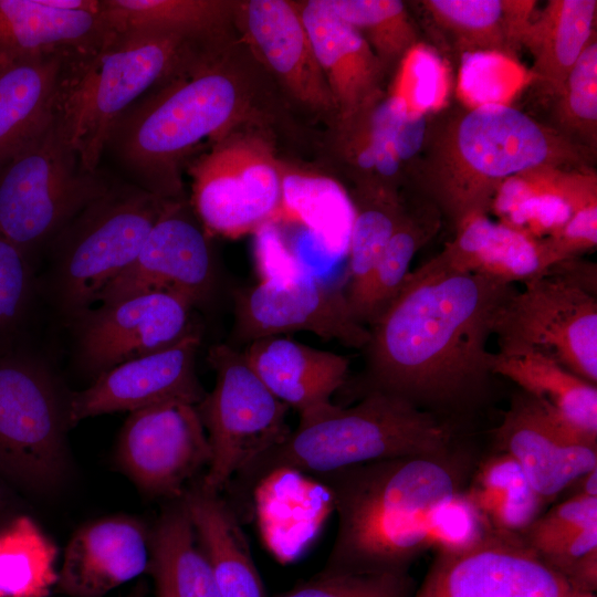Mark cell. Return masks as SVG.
I'll return each instance as SVG.
<instances>
[{"label": "cell", "instance_id": "1", "mask_svg": "<svg viewBox=\"0 0 597 597\" xmlns=\"http://www.w3.org/2000/svg\"><path fill=\"white\" fill-rule=\"evenodd\" d=\"M514 284L462 273L437 256L410 271L369 328L365 394L381 391L452 420L484 399L486 345Z\"/></svg>", "mask_w": 597, "mask_h": 597}, {"label": "cell", "instance_id": "2", "mask_svg": "<svg viewBox=\"0 0 597 597\" xmlns=\"http://www.w3.org/2000/svg\"><path fill=\"white\" fill-rule=\"evenodd\" d=\"M473 457L460 447L312 474L338 516L323 573H406L430 549L438 511L462 492Z\"/></svg>", "mask_w": 597, "mask_h": 597}, {"label": "cell", "instance_id": "3", "mask_svg": "<svg viewBox=\"0 0 597 597\" xmlns=\"http://www.w3.org/2000/svg\"><path fill=\"white\" fill-rule=\"evenodd\" d=\"M452 420L381 391H368L353 407L329 406L300 418L277 444L233 478L234 499L244 500L276 471L325 473L397 457L449 452L459 446Z\"/></svg>", "mask_w": 597, "mask_h": 597}, {"label": "cell", "instance_id": "4", "mask_svg": "<svg viewBox=\"0 0 597 597\" xmlns=\"http://www.w3.org/2000/svg\"><path fill=\"white\" fill-rule=\"evenodd\" d=\"M573 146L512 106H474L432 142L421 187L427 200L458 226L472 214H486L505 180L558 167L576 155Z\"/></svg>", "mask_w": 597, "mask_h": 597}, {"label": "cell", "instance_id": "5", "mask_svg": "<svg viewBox=\"0 0 597 597\" xmlns=\"http://www.w3.org/2000/svg\"><path fill=\"white\" fill-rule=\"evenodd\" d=\"M190 57L117 119L106 145L139 188L164 200L181 199L178 166L184 156L228 128L243 105L230 74L206 61L190 69Z\"/></svg>", "mask_w": 597, "mask_h": 597}, {"label": "cell", "instance_id": "6", "mask_svg": "<svg viewBox=\"0 0 597 597\" xmlns=\"http://www.w3.org/2000/svg\"><path fill=\"white\" fill-rule=\"evenodd\" d=\"M179 33H115L62 84L56 115L83 169L95 172L117 119L188 56Z\"/></svg>", "mask_w": 597, "mask_h": 597}, {"label": "cell", "instance_id": "7", "mask_svg": "<svg viewBox=\"0 0 597 597\" xmlns=\"http://www.w3.org/2000/svg\"><path fill=\"white\" fill-rule=\"evenodd\" d=\"M109 190L82 168L55 113L0 176V231L28 255Z\"/></svg>", "mask_w": 597, "mask_h": 597}, {"label": "cell", "instance_id": "8", "mask_svg": "<svg viewBox=\"0 0 597 597\" xmlns=\"http://www.w3.org/2000/svg\"><path fill=\"white\" fill-rule=\"evenodd\" d=\"M165 202L139 187L111 188L63 229L55 290L71 320L93 307L101 292L134 263Z\"/></svg>", "mask_w": 597, "mask_h": 597}, {"label": "cell", "instance_id": "9", "mask_svg": "<svg viewBox=\"0 0 597 597\" xmlns=\"http://www.w3.org/2000/svg\"><path fill=\"white\" fill-rule=\"evenodd\" d=\"M207 359L216 383L196 408L212 458L199 483L203 490L219 494L239 471L291 430L285 422L289 407L261 381L242 350L216 344Z\"/></svg>", "mask_w": 597, "mask_h": 597}, {"label": "cell", "instance_id": "10", "mask_svg": "<svg viewBox=\"0 0 597 597\" xmlns=\"http://www.w3.org/2000/svg\"><path fill=\"white\" fill-rule=\"evenodd\" d=\"M66 401L42 364L0 353V474L48 492L66 476Z\"/></svg>", "mask_w": 597, "mask_h": 597}, {"label": "cell", "instance_id": "11", "mask_svg": "<svg viewBox=\"0 0 597 597\" xmlns=\"http://www.w3.org/2000/svg\"><path fill=\"white\" fill-rule=\"evenodd\" d=\"M493 335L500 353H538L597 385L596 294L553 268L507 300Z\"/></svg>", "mask_w": 597, "mask_h": 597}, {"label": "cell", "instance_id": "12", "mask_svg": "<svg viewBox=\"0 0 597 597\" xmlns=\"http://www.w3.org/2000/svg\"><path fill=\"white\" fill-rule=\"evenodd\" d=\"M192 208L207 234L238 239L275 223L283 171L262 143L229 140L191 169Z\"/></svg>", "mask_w": 597, "mask_h": 597}, {"label": "cell", "instance_id": "13", "mask_svg": "<svg viewBox=\"0 0 597 597\" xmlns=\"http://www.w3.org/2000/svg\"><path fill=\"white\" fill-rule=\"evenodd\" d=\"M211 458L196 405L178 399L130 412L116 448L118 468L143 493L170 501L184 495Z\"/></svg>", "mask_w": 597, "mask_h": 597}, {"label": "cell", "instance_id": "14", "mask_svg": "<svg viewBox=\"0 0 597 597\" xmlns=\"http://www.w3.org/2000/svg\"><path fill=\"white\" fill-rule=\"evenodd\" d=\"M412 597H596L576 590L519 535L490 531L460 552H439Z\"/></svg>", "mask_w": 597, "mask_h": 597}, {"label": "cell", "instance_id": "15", "mask_svg": "<svg viewBox=\"0 0 597 597\" xmlns=\"http://www.w3.org/2000/svg\"><path fill=\"white\" fill-rule=\"evenodd\" d=\"M300 331L354 348H364L369 339V329L353 316L344 290L314 275L264 276L235 293L234 343L248 345Z\"/></svg>", "mask_w": 597, "mask_h": 597}, {"label": "cell", "instance_id": "16", "mask_svg": "<svg viewBox=\"0 0 597 597\" xmlns=\"http://www.w3.org/2000/svg\"><path fill=\"white\" fill-rule=\"evenodd\" d=\"M193 303L171 291H149L100 304L77 314V359L82 368L100 374L134 358L167 348L195 326Z\"/></svg>", "mask_w": 597, "mask_h": 597}, {"label": "cell", "instance_id": "17", "mask_svg": "<svg viewBox=\"0 0 597 597\" xmlns=\"http://www.w3.org/2000/svg\"><path fill=\"white\" fill-rule=\"evenodd\" d=\"M216 283L207 232L181 199L166 200L134 263L101 292L96 303L171 291L197 306L210 298Z\"/></svg>", "mask_w": 597, "mask_h": 597}, {"label": "cell", "instance_id": "18", "mask_svg": "<svg viewBox=\"0 0 597 597\" xmlns=\"http://www.w3.org/2000/svg\"><path fill=\"white\" fill-rule=\"evenodd\" d=\"M201 333L193 327L174 345L127 362L95 377L66 399L69 426L117 411L133 412L167 400L198 405L205 397L196 374Z\"/></svg>", "mask_w": 597, "mask_h": 597}, {"label": "cell", "instance_id": "19", "mask_svg": "<svg viewBox=\"0 0 597 597\" xmlns=\"http://www.w3.org/2000/svg\"><path fill=\"white\" fill-rule=\"evenodd\" d=\"M498 451L511 455L548 504L580 475L597 468V443L548 413L521 391L494 430Z\"/></svg>", "mask_w": 597, "mask_h": 597}, {"label": "cell", "instance_id": "20", "mask_svg": "<svg viewBox=\"0 0 597 597\" xmlns=\"http://www.w3.org/2000/svg\"><path fill=\"white\" fill-rule=\"evenodd\" d=\"M150 531L127 515L88 522L70 538L56 587L70 597H103L147 573Z\"/></svg>", "mask_w": 597, "mask_h": 597}, {"label": "cell", "instance_id": "21", "mask_svg": "<svg viewBox=\"0 0 597 597\" xmlns=\"http://www.w3.org/2000/svg\"><path fill=\"white\" fill-rule=\"evenodd\" d=\"M239 15L249 43L296 98L313 107H335L298 4L250 0L240 6Z\"/></svg>", "mask_w": 597, "mask_h": 597}, {"label": "cell", "instance_id": "22", "mask_svg": "<svg viewBox=\"0 0 597 597\" xmlns=\"http://www.w3.org/2000/svg\"><path fill=\"white\" fill-rule=\"evenodd\" d=\"M298 9L334 105L344 118H352L377 100L384 65L326 0H310Z\"/></svg>", "mask_w": 597, "mask_h": 597}, {"label": "cell", "instance_id": "23", "mask_svg": "<svg viewBox=\"0 0 597 597\" xmlns=\"http://www.w3.org/2000/svg\"><path fill=\"white\" fill-rule=\"evenodd\" d=\"M242 352L266 388L300 418L329 406L348 374V357L290 337H264Z\"/></svg>", "mask_w": 597, "mask_h": 597}, {"label": "cell", "instance_id": "24", "mask_svg": "<svg viewBox=\"0 0 597 597\" xmlns=\"http://www.w3.org/2000/svg\"><path fill=\"white\" fill-rule=\"evenodd\" d=\"M115 32L101 12L64 10L45 0H0V61L3 64L72 49L88 55Z\"/></svg>", "mask_w": 597, "mask_h": 597}, {"label": "cell", "instance_id": "25", "mask_svg": "<svg viewBox=\"0 0 597 597\" xmlns=\"http://www.w3.org/2000/svg\"><path fill=\"white\" fill-rule=\"evenodd\" d=\"M455 230L454 239L436 255L454 271L525 284L558 264L544 239L494 222L486 214H472Z\"/></svg>", "mask_w": 597, "mask_h": 597}, {"label": "cell", "instance_id": "26", "mask_svg": "<svg viewBox=\"0 0 597 597\" xmlns=\"http://www.w3.org/2000/svg\"><path fill=\"white\" fill-rule=\"evenodd\" d=\"M595 201V176L546 167L505 180L490 209L500 222L544 239L559 230L579 208Z\"/></svg>", "mask_w": 597, "mask_h": 597}, {"label": "cell", "instance_id": "27", "mask_svg": "<svg viewBox=\"0 0 597 597\" xmlns=\"http://www.w3.org/2000/svg\"><path fill=\"white\" fill-rule=\"evenodd\" d=\"M181 500L221 597H268L235 509L219 494L189 485Z\"/></svg>", "mask_w": 597, "mask_h": 597}, {"label": "cell", "instance_id": "28", "mask_svg": "<svg viewBox=\"0 0 597 597\" xmlns=\"http://www.w3.org/2000/svg\"><path fill=\"white\" fill-rule=\"evenodd\" d=\"M63 72V54L13 61L0 67V166L54 116Z\"/></svg>", "mask_w": 597, "mask_h": 597}, {"label": "cell", "instance_id": "29", "mask_svg": "<svg viewBox=\"0 0 597 597\" xmlns=\"http://www.w3.org/2000/svg\"><path fill=\"white\" fill-rule=\"evenodd\" d=\"M491 371L514 381L548 413L597 443V385L534 352L492 353Z\"/></svg>", "mask_w": 597, "mask_h": 597}, {"label": "cell", "instance_id": "30", "mask_svg": "<svg viewBox=\"0 0 597 597\" xmlns=\"http://www.w3.org/2000/svg\"><path fill=\"white\" fill-rule=\"evenodd\" d=\"M147 573L155 597H221L181 498L171 501L150 531Z\"/></svg>", "mask_w": 597, "mask_h": 597}, {"label": "cell", "instance_id": "31", "mask_svg": "<svg viewBox=\"0 0 597 597\" xmlns=\"http://www.w3.org/2000/svg\"><path fill=\"white\" fill-rule=\"evenodd\" d=\"M597 1L553 0L530 20L522 36L533 55L531 75L557 94L593 39Z\"/></svg>", "mask_w": 597, "mask_h": 597}, {"label": "cell", "instance_id": "32", "mask_svg": "<svg viewBox=\"0 0 597 597\" xmlns=\"http://www.w3.org/2000/svg\"><path fill=\"white\" fill-rule=\"evenodd\" d=\"M533 1L429 0L423 6L433 21L468 52L512 56L533 17Z\"/></svg>", "mask_w": 597, "mask_h": 597}, {"label": "cell", "instance_id": "33", "mask_svg": "<svg viewBox=\"0 0 597 597\" xmlns=\"http://www.w3.org/2000/svg\"><path fill=\"white\" fill-rule=\"evenodd\" d=\"M464 492L489 527L505 534H523L547 505L520 464L500 451L473 470Z\"/></svg>", "mask_w": 597, "mask_h": 597}, {"label": "cell", "instance_id": "34", "mask_svg": "<svg viewBox=\"0 0 597 597\" xmlns=\"http://www.w3.org/2000/svg\"><path fill=\"white\" fill-rule=\"evenodd\" d=\"M441 213L426 200L408 210L380 255L353 315L371 326L400 291L416 253L437 233Z\"/></svg>", "mask_w": 597, "mask_h": 597}, {"label": "cell", "instance_id": "35", "mask_svg": "<svg viewBox=\"0 0 597 597\" xmlns=\"http://www.w3.org/2000/svg\"><path fill=\"white\" fill-rule=\"evenodd\" d=\"M59 551L29 515L0 525V597H49L56 587Z\"/></svg>", "mask_w": 597, "mask_h": 597}, {"label": "cell", "instance_id": "36", "mask_svg": "<svg viewBox=\"0 0 597 597\" xmlns=\"http://www.w3.org/2000/svg\"><path fill=\"white\" fill-rule=\"evenodd\" d=\"M229 7L216 0H104L102 13L115 33L169 32L192 39L220 27Z\"/></svg>", "mask_w": 597, "mask_h": 597}, {"label": "cell", "instance_id": "37", "mask_svg": "<svg viewBox=\"0 0 597 597\" xmlns=\"http://www.w3.org/2000/svg\"><path fill=\"white\" fill-rule=\"evenodd\" d=\"M353 209L354 217L347 243L348 279L344 290L352 314L380 255L401 221L406 207L400 202L398 195L360 191L357 201L353 203Z\"/></svg>", "mask_w": 597, "mask_h": 597}, {"label": "cell", "instance_id": "38", "mask_svg": "<svg viewBox=\"0 0 597 597\" xmlns=\"http://www.w3.org/2000/svg\"><path fill=\"white\" fill-rule=\"evenodd\" d=\"M353 217L352 201L334 180L311 174L283 172L282 203L276 221H295L315 232L332 234L337 232L334 224L349 233Z\"/></svg>", "mask_w": 597, "mask_h": 597}, {"label": "cell", "instance_id": "39", "mask_svg": "<svg viewBox=\"0 0 597 597\" xmlns=\"http://www.w3.org/2000/svg\"><path fill=\"white\" fill-rule=\"evenodd\" d=\"M332 11L356 29L384 67L400 61L416 42L404 2L397 0H326Z\"/></svg>", "mask_w": 597, "mask_h": 597}, {"label": "cell", "instance_id": "40", "mask_svg": "<svg viewBox=\"0 0 597 597\" xmlns=\"http://www.w3.org/2000/svg\"><path fill=\"white\" fill-rule=\"evenodd\" d=\"M389 95L399 98L413 113L439 109L449 93V74L441 56L431 48L416 43L398 62Z\"/></svg>", "mask_w": 597, "mask_h": 597}, {"label": "cell", "instance_id": "41", "mask_svg": "<svg viewBox=\"0 0 597 597\" xmlns=\"http://www.w3.org/2000/svg\"><path fill=\"white\" fill-rule=\"evenodd\" d=\"M558 98L557 115L567 133L593 144L597 127V42L591 39L570 69Z\"/></svg>", "mask_w": 597, "mask_h": 597}, {"label": "cell", "instance_id": "42", "mask_svg": "<svg viewBox=\"0 0 597 597\" xmlns=\"http://www.w3.org/2000/svg\"><path fill=\"white\" fill-rule=\"evenodd\" d=\"M417 583L406 573H317L275 597H412Z\"/></svg>", "mask_w": 597, "mask_h": 597}, {"label": "cell", "instance_id": "43", "mask_svg": "<svg viewBox=\"0 0 597 597\" xmlns=\"http://www.w3.org/2000/svg\"><path fill=\"white\" fill-rule=\"evenodd\" d=\"M524 73L510 55L494 52L462 54L459 91L472 107L504 104L501 101L521 86Z\"/></svg>", "mask_w": 597, "mask_h": 597}, {"label": "cell", "instance_id": "44", "mask_svg": "<svg viewBox=\"0 0 597 597\" xmlns=\"http://www.w3.org/2000/svg\"><path fill=\"white\" fill-rule=\"evenodd\" d=\"M32 287L28 255L0 231V341L23 318Z\"/></svg>", "mask_w": 597, "mask_h": 597}, {"label": "cell", "instance_id": "45", "mask_svg": "<svg viewBox=\"0 0 597 597\" xmlns=\"http://www.w3.org/2000/svg\"><path fill=\"white\" fill-rule=\"evenodd\" d=\"M597 524V498L572 495L542 513L519 535L536 554H541L575 532Z\"/></svg>", "mask_w": 597, "mask_h": 597}, {"label": "cell", "instance_id": "46", "mask_svg": "<svg viewBox=\"0 0 597 597\" xmlns=\"http://www.w3.org/2000/svg\"><path fill=\"white\" fill-rule=\"evenodd\" d=\"M367 128L387 142L404 164L425 145L427 116L408 111L399 98L388 95L374 106Z\"/></svg>", "mask_w": 597, "mask_h": 597}, {"label": "cell", "instance_id": "47", "mask_svg": "<svg viewBox=\"0 0 597 597\" xmlns=\"http://www.w3.org/2000/svg\"><path fill=\"white\" fill-rule=\"evenodd\" d=\"M492 531L465 494L454 495L437 513L429 536L430 549L460 552L481 541Z\"/></svg>", "mask_w": 597, "mask_h": 597}, {"label": "cell", "instance_id": "48", "mask_svg": "<svg viewBox=\"0 0 597 597\" xmlns=\"http://www.w3.org/2000/svg\"><path fill=\"white\" fill-rule=\"evenodd\" d=\"M544 241L558 263L578 258L597 245V201L579 208Z\"/></svg>", "mask_w": 597, "mask_h": 597}, {"label": "cell", "instance_id": "49", "mask_svg": "<svg viewBox=\"0 0 597 597\" xmlns=\"http://www.w3.org/2000/svg\"><path fill=\"white\" fill-rule=\"evenodd\" d=\"M595 548H597V524L575 532L537 555L564 577L578 558Z\"/></svg>", "mask_w": 597, "mask_h": 597}, {"label": "cell", "instance_id": "50", "mask_svg": "<svg viewBox=\"0 0 597 597\" xmlns=\"http://www.w3.org/2000/svg\"><path fill=\"white\" fill-rule=\"evenodd\" d=\"M564 578L578 591L596 595L597 590V548L578 558Z\"/></svg>", "mask_w": 597, "mask_h": 597}, {"label": "cell", "instance_id": "51", "mask_svg": "<svg viewBox=\"0 0 597 597\" xmlns=\"http://www.w3.org/2000/svg\"><path fill=\"white\" fill-rule=\"evenodd\" d=\"M568 488H572L570 496L587 495L597 498V468L577 478Z\"/></svg>", "mask_w": 597, "mask_h": 597}, {"label": "cell", "instance_id": "52", "mask_svg": "<svg viewBox=\"0 0 597 597\" xmlns=\"http://www.w3.org/2000/svg\"><path fill=\"white\" fill-rule=\"evenodd\" d=\"M6 511H7V501L4 498V493L2 489L0 488V525L7 521Z\"/></svg>", "mask_w": 597, "mask_h": 597}, {"label": "cell", "instance_id": "53", "mask_svg": "<svg viewBox=\"0 0 597 597\" xmlns=\"http://www.w3.org/2000/svg\"><path fill=\"white\" fill-rule=\"evenodd\" d=\"M144 591L140 588H136L129 596L127 597H143Z\"/></svg>", "mask_w": 597, "mask_h": 597}, {"label": "cell", "instance_id": "54", "mask_svg": "<svg viewBox=\"0 0 597 597\" xmlns=\"http://www.w3.org/2000/svg\"><path fill=\"white\" fill-rule=\"evenodd\" d=\"M3 65V63L0 61V67Z\"/></svg>", "mask_w": 597, "mask_h": 597}]
</instances>
